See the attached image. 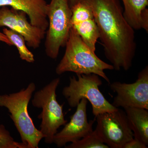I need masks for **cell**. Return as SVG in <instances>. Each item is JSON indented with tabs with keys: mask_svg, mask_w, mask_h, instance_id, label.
Listing matches in <instances>:
<instances>
[{
	"mask_svg": "<svg viewBox=\"0 0 148 148\" xmlns=\"http://www.w3.org/2000/svg\"><path fill=\"white\" fill-rule=\"evenodd\" d=\"M92 10L106 58L114 70L132 67L137 44L134 29L123 15L119 0H83Z\"/></svg>",
	"mask_w": 148,
	"mask_h": 148,
	"instance_id": "cell-1",
	"label": "cell"
},
{
	"mask_svg": "<svg viewBox=\"0 0 148 148\" xmlns=\"http://www.w3.org/2000/svg\"><path fill=\"white\" fill-rule=\"evenodd\" d=\"M65 47V53L56 69L57 75L67 72L76 75L94 74L110 84L104 71L113 70V66L100 59L73 27Z\"/></svg>",
	"mask_w": 148,
	"mask_h": 148,
	"instance_id": "cell-2",
	"label": "cell"
},
{
	"mask_svg": "<svg viewBox=\"0 0 148 148\" xmlns=\"http://www.w3.org/2000/svg\"><path fill=\"white\" fill-rule=\"evenodd\" d=\"M36 89L34 82L18 92L0 95V107L8 110L20 135L21 143L27 148H38L43 135L37 129L29 116L28 107L32 95Z\"/></svg>",
	"mask_w": 148,
	"mask_h": 148,
	"instance_id": "cell-3",
	"label": "cell"
},
{
	"mask_svg": "<svg viewBox=\"0 0 148 148\" xmlns=\"http://www.w3.org/2000/svg\"><path fill=\"white\" fill-rule=\"evenodd\" d=\"M60 82L59 78L52 80L35 92L32 100L34 107L42 110L38 116L42 119L40 130L48 144L53 143V137L58 128L67 123L63 111L64 104H59L56 99V90Z\"/></svg>",
	"mask_w": 148,
	"mask_h": 148,
	"instance_id": "cell-4",
	"label": "cell"
},
{
	"mask_svg": "<svg viewBox=\"0 0 148 148\" xmlns=\"http://www.w3.org/2000/svg\"><path fill=\"white\" fill-rule=\"evenodd\" d=\"M77 75V79L75 76L70 77L69 85L62 91L70 107L75 108L84 98L91 104L92 114L95 116L118 109L109 103L99 90V86L102 84L100 77L94 74Z\"/></svg>",
	"mask_w": 148,
	"mask_h": 148,
	"instance_id": "cell-5",
	"label": "cell"
},
{
	"mask_svg": "<svg viewBox=\"0 0 148 148\" xmlns=\"http://www.w3.org/2000/svg\"><path fill=\"white\" fill-rule=\"evenodd\" d=\"M72 15L69 0H51L48 4L45 49L46 55L51 59H56L61 48L66 46L72 27Z\"/></svg>",
	"mask_w": 148,
	"mask_h": 148,
	"instance_id": "cell-6",
	"label": "cell"
},
{
	"mask_svg": "<svg viewBox=\"0 0 148 148\" xmlns=\"http://www.w3.org/2000/svg\"><path fill=\"white\" fill-rule=\"evenodd\" d=\"M95 131L98 138L109 148H123L134 138V134L125 111L119 108L95 116Z\"/></svg>",
	"mask_w": 148,
	"mask_h": 148,
	"instance_id": "cell-7",
	"label": "cell"
},
{
	"mask_svg": "<svg viewBox=\"0 0 148 148\" xmlns=\"http://www.w3.org/2000/svg\"><path fill=\"white\" fill-rule=\"evenodd\" d=\"M133 83L115 82L110 84L111 90L116 93L112 105L116 108H141L148 110V66L138 74Z\"/></svg>",
	"mask_w": 148,
	"mask_h": 148,
	"instance_id": "cell-8",
	"label": "cell"
},
{
	"mask_svg": "<svg viewBox=\"0 0 148 148\" xmlns=\"http://www.w3.org/2000/svg\"><path fill=\"white\" fill-rule=\"evenodd\" d=\"M0 9V27H7L22 35L29 47H39L44 38L46 31L35 27L27 20V14L22 11L9 9L7 6Z\"/></svg>",
	"mask_w": 148,
	"mask_h": 148,
	"instance_id": "cell-9",
	"label": "cell"
},
{
	"mask_svg": "<svg viewBox=\"0 0 148 148\" xmlns=\"http://www.w3.org/2000/svg\"><path fill=\"white\" fill-rule=\"evenodd\" d=\"M88 101L82 98L77 106L76 110L71 117L70 121L64 125L60 132L54 135L53 143L58 147H65L68 143H73L90 134L93 131L94 120L87 119Z\"/></svg>",
	"mask_w": 148,
	"mask_h": 148,
	"instance_id": "cell-10",
	"label": "cell"
},
{
	"mask_svg": "<svg viewBox=\"0 0 148 148\" xmlns=\"http://www.w3.org/2000/svg\"><path fill=\"white\" fill-rule=\"evenodd\" d=\"M71 10L72 27L84 42L95 51L99 34L92 10L84 1L74 6Z\"/></svg>",
	"mask_w": 148,
	"mask_h": 148,
	"instance_id": "cell-11",
	"label": "cell"
},
{
	"mask_svg": "<svg viewBox=\"0 0 148 148\" xmlns=\"http://www.w3.org/2000/svg\"><path fill=\"white\" fill-rule=\"evenodd\" d=\"M47 5L45 0H0V7L10 6L24 12L29 16L32 25L45 31L47 30L49 24Z\"/></svg>",
	"mask_w": 148,
	"mask_h": 148,
	"instance_id": "cell-12",
	"label": "cell"
},
{
	"mask_svg": "<svg viewBox=\"0 0 148 148\" xmlns=\"http://www.w3.org/2000/svg\"><path fill=\"white\" fill-rule=\"evenodd\" d=\"M124 110L134 138L148 146V110L137 108H126Z\"/></svg>",
	"mask_w": 148,
	"mask_h": 148,
	"instance_id": "cell-13",
	"label": "cell"
},
{
	"mask_svg": "<svg viewBox=\"0 0 148 148\" xmlns=\"http://www.w3.org/2000/svg\"><path fill=\"white\" fill-rule=\"evenodd\" d=\"M124 5L123 15L134 30L145 28L148 17V0H122Z\"/></svg>",
	"mask_w": 148,
	"mask_h": 148,
	"instance_id": "cell-14",
	"label": "cell"
},
{
	"mask_svg": "<svg viewBox=\"0 0 148 148\" xmlns=\"http://www.w3.org/2000/svg\"><path fill=\"white\" fill-rule=\"evenodd\" d=\"M3 34H4L12 43L13 45L16 47L21 60L30 63L34 62V56L26 46V41L22 35L15 31L5 28L3 29Z\"/></svg>",
	"mask_w": 148,
	"mask_h": 148,
	"instance_id": "cell-15",
	"label": "cell"
},
{
	"mask_svg": "<svg viewBox=\"0 0 148 148\" xmlns=\"http://www.w3.org/2000/svg\"><path fill=\"white\" fill-rule=\"evenodd\" d=\"M66 148H109L98 138L95 130L80 140L65 147Z\"/></svg>",
	"mask_w": 148,
	"mask_h": 148,
	"instance_id": "cell-16",
	"label": "cell"
},
{
	"mask_svg": "<svg viewBox=\"0 0 148 148\" xmlns=\"http://www.w3.org/2000/svg\"><path fill=\"white\" fill-rule=\"evenodd\" d=\"M0 148H27L22 143L15 141L4 125L0 124Z\"/></svg>",
	"mask_w": 148,
	"mask_h": 148,
	"instance_id": "cell-17",
	"label": "cell"
},
{
	"mask_svg": "<svg viewBox=\"0 0 148 148\" xmlns=\"http://www.w3.org/2000/svg\"><path fill=\"white\" fill-rule=\"evenodd\" d=\"M147 146L146 145L140 140L133 138L132 140L125 145L123 148H147Z\"/></svg>",
	"mask_w": 148,
	"mask_h": 148,
	"instance_id": "cell-18",
	"label": "cell"
},
{
	"mask_svg": "<svg viewBox=\"0 0 148 148\" xmlns=\"http://www.w3.org/2000/svg\"><path fill=\"white\" fill-rule=\"evenodd\" d=\"M0 41L5 43L7 45L9 46H13L12 43L9 40L7 37L4 34L0 32Z\"/></svg>",
	"mask_w": 148,
	"mask_h": 148,
	"instance_id": "cell-19",
	"label": "cell"
},
{
	"mask_svg": "<svg viewBox=\"0 0 148 148\" xmlns=\"http://www.w3.org/2000/svg\"><path fill=\"white\" fill-rule=\"evenodd\" d=\"M82 1L83 0H69V5L71 8Z\"/></svg>",
	"mask_w": 148,
	"mask_h": 148,
	"instance_id": "cell-20",
	"label": "cell"
}]
</instances>
